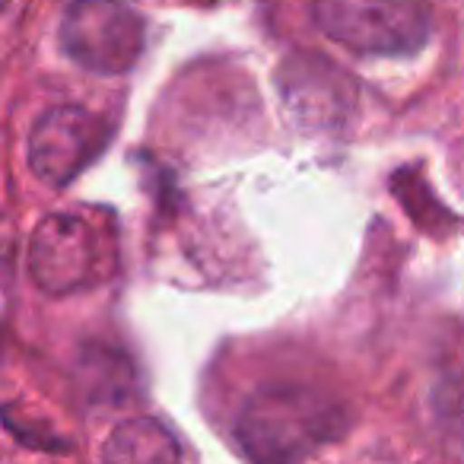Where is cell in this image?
<instances>
[{
    "label": "cell",
    "mask_w": 464,
    "mask_h": 464,
    "mask_svg": "<svg viewBox=\"0 0 464 464\" xmlns=\"http://www.w3.org/2000/svg\"><path fill=\"white\" fill-rule=\"evenodd\" d=\"M61 48L90 73L115 77L137 64L147 45V23L124 0H73L61 20Z\"/></svg>",
    "instance_id": "3"
},
{
    "label": "cell",
    "mask_w": 464,
    "mask_h": 464,
    "mask_svg": "<svg viewBox=\"0 0 464 464\" xmlns=\"http://www.w3.org/2000/svg\"><path fill=\"white\" fill-rule=\"evenodd\" d=\"M312 20L331 42L366 58H407L432 35L426 0H312Z\"/></svg>",
    "instance_id": "2"
},
{
    "label": "cell",
    "mask_w": 464,
    "mask_h": 464,
    "mask_svg": "<svg viewBox=\"0 0 464 464\" xmlns=\"http://www.w3.org/2000/svg\"><path fill=\"white\" fill-rule=\"evenodd\" d=\"M102 458L118 464H172L181 458V449L160 420L134 417L109 432L102 445Z\"/></svg>",
    "instance_id": "6"
},
{
    "label": "cell",
    "mask_w": 464,
    "mask_h": 464,
    "mask_svg": "<svg viewBox=\"0 0 464 464\" xmlns=\"http://www.w3.org/2000/svg\"><path fill=\"white\" fill-rule=\"evenodd\" d=\"M29 277L48 296H71L102 280V246L90 223L67 213L45 217L29 239Z\"/></svg>",
    "instance_id": "4"
},
{
    "label": "cell",
    "mask_w": 464,
    "mask_h": 464,
    "mask_svg": "<svg viewBox=\"0 0 464 464\" xmlns=\"http://www.w3.org/2000/svg\"><path fill=\"white\" fill-rule=\"evenodd\" d=\"M105 147V124L80 105L52 109L33 124L26 160L39 181L64 188L90 166Z\"/></svg>",
    "instance_id": "5"
},
{
    "label": "cell",
    "mask_w": 464,
    "mask_h": 464,
    "mask_svg": "<svg viewBox=\"0 0 464 464\" xmlns=\"http://www.w3.org/2000/svg\"><path fill=\"white\" fill-rule=\"evenodd\" d=\"M350 430V411L334 394L312 385H267L236 417V442L252 461H303Z\"/></svg>",
    "instance_id": "1"
}]
</instances>
